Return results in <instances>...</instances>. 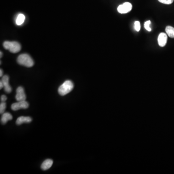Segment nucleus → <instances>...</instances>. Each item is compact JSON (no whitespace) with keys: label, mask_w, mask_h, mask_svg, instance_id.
<instances>
[{"label":"nucleus","mask_w":174,"mask_h":174,"mask_svg":"<svg viewBox=\"0 0 174 174\" xmlns=\"http://www.w3.org/2000/svg\"><path fill=\"white\" fill-rule=\"evenodd\" d=\"M150 20H148L145 23V28L146 29V30L149 32H150L151 31V29L150 27Z\"/></svg>","instance_id":"nucleus-15"},{"label":"nucleus","mask_w":174,"mask_h":174,"mask_svg":"<svg viewBox=\"0 0 174 174\" xmlns=\"http://www.w3.org/2000/svg\"><path fill=\"white\" fill-rule=\"evenodd\" d=\"M7 108V104L5 102H2L0 104V113L3 114L4 113L5 109Z\"/></svg>","instance_id":"nucleus-14"},{"label":"nucleus","mask_w":174,"mask_h":174,"mask_svg":"<svg viewBox=\"0 0 174 174\" xmlns=\"http://www.w3.org/2000/svg\"><path fill=\"white\" fill-rule=\"evenodd\" d=\"M25 19V16L22 14H19L17 17L16 19V24L18 25H21L24 22Z\"/></svg>","instance_id":"nucleus-12"},{"label":"nucleus","mask_w":174,"mask_h":174,"mask_svg":"<svg viewBox=\"0 0 174 174\" xmlns=\"http://www.w3.org/2000/svg\"><path fill=\"white\" fill-rule=\"evenodd\" d=\"M3 83L2 81H0V89H2L3 88Z\"/></svg>","instance_id":"nucleus-19"},{"label":"nucleus","mask_w":174,"mask_h":174,"mask_svg":"<svg viewBox=\"0 0 174 174\" xmlns=\"http://www.w3.org/2000/svg\"><path fill=\"white\" fill-rule=\"evenodd\" d=\"M161 3L166 4H170L173 3L174 0H158Z\"/></svg>","instance_id":"nucleus-17"},{"label":"nucleus","mask_w":174,"mask_h":174,"mask_svg":"<svg viewBox=\"0 0 174 174\" xmlns=\"http://www.w3.org/2000/svg\"><path fill=\"white\" fill-rule=\"evenodd\" d=\"M29 103L26 101L18 102L12 104L11 109L14 111H17L20 109H26L29 107Z\"/></svg>","instance_id":"nucleus-4"},{"label":"nucleus","mask_w":174,"mask_h":174,"mask_svg":"<svg viewBox=\"0 0 174 174\" xmlns=\"http://www.w3.org/2000/svg\"><path fill=\"white\" fill-rule=\"evenodd\" d=\"M12 119H13V117L10 113H8V112L4 113L2 117V123L4 124H7L8 120H11Z\"/></svg>","instance_id":"nucleus-11"},{"label":"nucleus","mask_w":174,"mask_h":174,"mask_svg":"<svg viewBox=\"0 0 174 174\" xmlns=\"http://www.w3.org/2000/svg\"><path fill=\"white\" fill-rule=\"evenodd\" d=\"M134 28H135V30L137 32H139L140 30V24L139 21H136L134 22Z\"/></svg>","instance_id":"nucleus-16"},{"label":"nucleus","mask_w":174,"mask_h":174,"mask_svg":"<svg viewBox=\"0 0 174 174\" xmlns=\"http://www.w3.org/2000/svg\"><path fill=\"white\" fill-rule=\"evenodd\" d=\"M3 72L2 69L0 70V76L2 77L3 76Z\"/></svg>","instance_id":"nucleus-20"},{"label":"nucleus","mask_w":174,"mask_h":174,"mask_svg":"<svg viewBox=\"0 0 174 174\" xmlns=\"http://www.w3.org/2000/svg\"><path fill=\"white\" fill-rule=\"evenodd\" d=\"M17 94L16 95V99L17 101H26V96L24 90L22 87H19L17 89Z\"/></svg>","instance_id":"nucleus-6"},{"label":"nucleus","mask_w":174,"mask_h":174,"mask_svg":"<svg viewBox=\"0 0 174 174\" xmlns=\"http://www.w3.org/2000/svg\"><path fill=\"white\" fill-rule=\"evenodd\" d=\"M3 54H2V52H1V58Z\"/></svg>","instance_id":"nucleus-21"},{"label":"nucleus","mask_w":174,"mask_h":174,"mask_svg":"<svg viewBox=\"0 0 174 174\" xmlns=\"http://www.w3.org/2000/svg\"><path fill=\"white\" fill-rule=\"evenodd\" d=\"M53 161L50 159H47L41 165V168L43 170H46L50 169L53 165Z\"/></svg>","instance_id":"nucleus-10"},{"label":"nucleus","mask_w":174,"mask_h":174,"mask_svg":"<svg viewBox=\"0 0 174 174\" xmlns=\"http://www.w3.org/2000/svg\"><path fill=\"white\" fill-rule=\"evenodd\" d=\"M132 9V5L130 3H125L124 4L119 5L118 8V11L120 14L128 13Z\"/></svg>","instance_id":"nucleus-5"},{"label":"nucleus","mask_w":174,"mask_h":174,"mask_svg":"<svg viewBox=\"0 0 174 174\" xmlns=\"http://www.w3.org/2000/svg\"><path fill=\"white\" fill-rule=\"evenodd\" d=\"M32 119L29 117H24L21 116L18 118L16 121L17 125H21L24 123H30L32 121Z\"/></svg>","instance_id":"nucleus-9"},{"label":"nucleus","mask_w":174,"mask_h":174,"mask_svg":"<svg viewBox=\"0 0 174 174\" xmlns=\"http://www.w3.org/2000/svg\"><path fill=\"white\" fill-rule=\"evenodd\" d=\"M3 83V88L4 89V91L7 93H10L12 92L11 87L9 84V77L7 75H5L4 76H3L2 79Z\"/></svg>","instance_id":"nucleus-7"},{"label":"nucleus","mask_w":174,"mask_h":174,"mask_svg":"<svg viewBox=\"0 0 174 174\" xmlns=\"http://www.w3.org/2000/svg\"><path fill=\"white\" fill-rule=\"evenodd\" d=\"M167 41V35L164 33H161L160 34L158 38V42L159 45L161 47H164L166 44Z\"/></svg>","instance_id":"nucleus-8"},{"label":"nucleus","mask_w":174,"mask_h":174,"mask_svg":"<svg viewBox=\"0 0 174 174\" xmlns=\"http://www.w3.org/2000/svg\"><path fill=\"white\" fill-rule=\"evenodd\" d=\"M17 61L21 66L27 67H31L34 65V61L30 55L23 54L19 55L17 59Z\"/></svg>","instance_id":"nucleus-1"},{"label":"nucleus","mask_w":174,"mask_h":174,"mask_svg":"<svg viewBox=\"0 0 174 174\" xmlns=\"http://www.w3.org/2000/svg\"><path fill=\"white\" fill-rule=\"evenodd\" d=\"M7 100V96L4 95H2L1 97V100L2 101V102H4L5 101Z\"/></svg>","instance_id":"nucleus-18"},{"label":"nucleus","mask_w":174,"mask_h":174,"mask_svg":"<svg viewBox=\"0 0 174 174\" xmlns=\"http://www.w3.org/2000/svg\"><path fill=\"white\" fill-rule=\"evenodd\" d=\"M74 88V84L70 80H67L65 81L61 86H60L58 89L59 93L61 96L66 95L70 92L73 90Z\"/></svg>","instance_id":"nucleus-2"},{"label":"nucleus","mask_w":174,"mask_h":174,"mask_svg":"<svg viewBox=\"0 0 174 174\" xmlns=\"http://www.w3.org/2000/svg\"><path fill=\"white\" fill-rule=\"evenodd\" d=\"M166 31L168 36L171 38H174V28L170 26H168L166 27Z\"/></svg>","instance_id":"nucleus-13"},{"label":"nucleus","mask_w":174,"mask_h":174,"mask_svg":"<svg viewBox=\"0 0 174 174\" xmlns=\"http://www.w3.org/2000/svg\"><path fill=\"white\" fill-rule=\"evenodd\" d=\"M3 46L4 49L9 50L12 53H18L21 50L20 44L16 41H5L3 43Z\"/></svg>","instance_id":"nucleus-3"}]
</instances>
